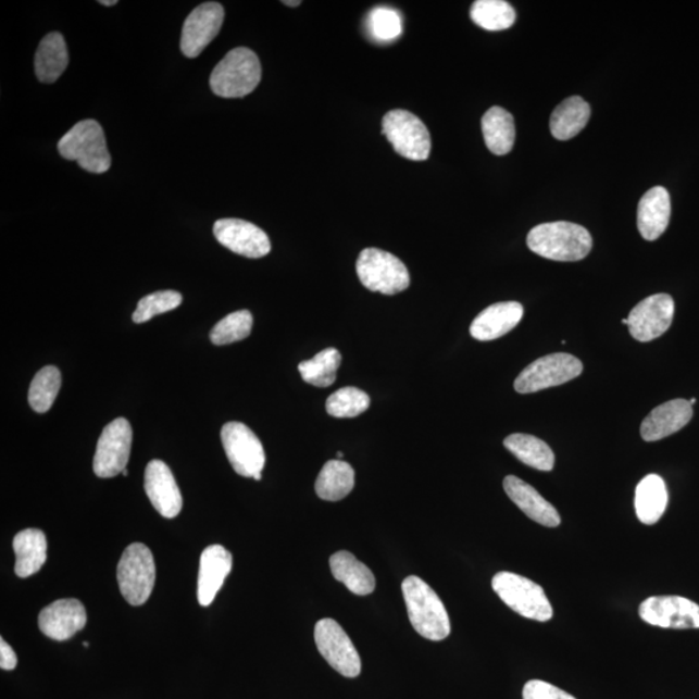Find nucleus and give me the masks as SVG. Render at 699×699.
Returning a JSON list of instances; mask_svg holds the SVG:
<instances>
[{
  "label": "nucleus",
  "instance_id": "1",
  "mask_svg": "<svg viewBox=\"0 0 699 699\" xmlns=\"http://www.w3.org/2000/svg\"><path fill=\"white\" fill-rule=\"evenodd\" d=\"M592 244L587 228L570 222L542 223L527 236L532 252L560 262L583 260L589 254Z\"/></svg>",
  "mask_w": 699,
  "mask_h": 699
},
{
  "label": "nucleus",
  "instance_id": "2",
  "mask_svg": "<svg viewBox=\"0 0 699 699\" xmlns=\"http://www.w3.org/2000/svg\"><path fill=\"white\" fill-rule=\"evenodd\" d=\"M402 590L407 612L416 633L427 640H445L451 634V622L436 590L415 575L403 581Z\"/></svg>",
  "mask_w": 699,
  "mask_h": 699
},
{
  "label": "nucleus",
  "instance_id": "3",
  "mask_svg": "<svg viewBox=\"0 0 699 699\" xmlns=\"http://www.w3.org/2000/svg\"><path fill=\"white\" fill-rule=\"evenodd\" d=\"M262 78L260 59L247 47L229 51L210 76V87L224 99L244 98L252 93Z\"/></svg>",
  "mask_w": 699,
  "mask_h": 699
},
{
  "label": "nucleus",
  "instance_id": "4",
  "mask_svg": "<svg viewBox=\"0 0 699 699\" xmlns=\"http://www.w3.org/2000/svg\"><path fill=\"white\" fill-rule=\"evenodd\" d=\"M61 158L76 161L88 173L103 174L111 168L103 127L95 120H85L73 126L59 141Z\"/></svg>",
  "mask_w": 699,
  "mask_h": 699
},
{
  "label": "nucleus",
  "instance_id": "5",
  "mask_svg": "<svg viewBox=\"0 0 699 699\" xmlns=\"http://www.w3.org/2000/svg\"><path fill=\"white\" fill-rule=\"evenodd\" d=\"M492 588L507 607L527 620H552L553 608L538 583L519 574L501 572L494 576Z\"/></svg>",
  "mask_w": 699,
  "mask_h": 699
},
{
  "label": "nucleus",
  "instance_id": "6",
  "mask_svg": "<svg viewBox=\"0 0 699 699\" xmlns=\"http://www.w3.org/2000/svg\"><path fill=\"white\" fill-rule=\"evenodd\" d=\"M357 273L366 289L385 296L398 295L411 284L404 263L396 255L377 248L364 249L359 254Z\"/></svg>",
  "mask_w": 699,
  "mask_h": 699
},
{
  "label": "nucleus",
  "instance_id": "7",
  "mask_svg": "<svg viewBox=\"0 0 699 699\" xmlns=\"http://www.w3.org/2000/svg\"><path fill=\"white\" fill-rule=\"evenodd\" d=\"M117 581L122 596L133 607L146 603L152 595L155 582V565L151 549L141 542L128 546L117 567Z\"/></svg>",
  "mask_w": 699,
  "mask_h": 699
},
{
  "label": "nucleus",
  "instance_id": "8",
  "mask_svg": "<svg viewBox=\"0 0 699 699\" xmlns=\"http://www.w3.org/2000/svg\"><path fill=\"white\" fill-rule=\"evenodd\" d=\"M383 134L396 152L411 161H425L430 155L429 130L417 115L403 110L391 111L383 120Z\"/></svg>",
  "mask_w": 699,
  "mask_h": 699
},
{
  "label": "nucleus",
  "instance_id": "9",
  "mask_svg": "<svg viewBox=\"0 0 699 699\" xmlns=\"http://www.w3.org/2000/svg\"><path fill=\"white\" fill-rule=\"evenodd\" d=\"M583 364L578 358L558 352L538 359L527 365L515 378L514 389L520 394H531L560 386L582 375Z\"/></svg>",
  "mask_w": 699,
  "mask_h": 699
},
{
  "label": "nucleus",
  "instance_id": "10",
  "mask_svg": "<svg viewBox=\"0 0 699 699\" xmlns=\"http://www.w3.org/2000/svg\"><path fill=\"white\" fill-rule=\"evenodd\" d=\"M222 445L234 471L241 477L255 478L266 464V453L254 432L246 424L230 421L222 427Z\"/></svg>",
  "mask_w": 699,
  "mask_h": 699
},
{
  "label": "nucleus",
  "instance_id": "11",
  "mask_svg": "<svg viewBox=\"0 0 699 699\" xmlns=\"http://www.w3.org/2000/svg\"><path fill=\"white\" fill-rule=\"evenodd\" d=\"M133 429L124 417L104 427L93 457V473L99 478H113L126 470L130 459Z\"/></svg>",
  "mask_w": 699,
  "mask_h": 699
},
{
  "label": "nucleus",
  "instance_id": "12",
  "mask_svg": "<svg viewBox=\"0 0 699 699\" xmlns=\"http://www.w3.org/2000/svg\"><path fill=\"white\" fill-rule=\"evenodd\" d=\"M315 642L319 651L338 674L345 677L361 675L362 661L355 645L339 624L324 617L315 626Z\"/></svg>",
  "mask_w": 699,
  "mask_h": 699
},
{
  "label": "nucleus",
  "instance_id": "13",
  "mask_svg": "<svg viewBox=\"0 0 699 699\" xmlns=\"http://www.w3.org/2000/svg\"><path fill=\"white\" fill-rule=\"evenodd\" d=\"M639 614L651 626L671 629L699 628V606L681 596H653L645 600Z\"/></svg>",
  "mask_w": 699,
  "mask_h": 699
},
{
  "label": "nucleus",
  "instance_id": "14",
  "mask_svg": "<svg viewBox=\"0 0 699 699\" xmlns=\"http://www.w3.org/2000/svg\"><path fill=\"white\" fill-rule=\"evenodd\" d=\"M675 302L669 295H654L636 304L628 315V329L636 341L649 342L666 334L674 321Z\"/></svg>",
  "mask_w": 699,
  "mask_h": 699
},
{
  "label": "nucleus",
  "instance_id": "15",
  "mask_svg": "<svg viewBox=\"0 0 699 699\" xmlns=\"http://www.w3.org/2000/svg\"><path fill=\"white\" fill-rule=\"evenodd\" d=\"M224 22L223 5L202 3L189 13L183 25L180 50L185 57L195 59L219 36Z\"/></svg>",
  "mask_w": 699,
  "mask_h": 699
},
{
  "label": "nucleus",
  "instance_id": "16",
  "mask_svg": "<svg viewBox=\"0 0 699 699\" xmlns=\"http://www.w3.org/2000/svg\"><path fill=\"white\" fill-rule=\"evenodd\" d=\"M215 239L224 248L247 258H262L271 252V241L263 229L241 220H220L214 224Z\"/></svg>",
  "mask_w": 699,
  "mask_h": 699
},
{
  "label": "nucleus",
  "instance_id": "17",
  "mask_svg": "<svg viewBox=\"0 0 699 699\" xmlns=\"http://www.w3.org/2000/svg\"><path fill=\"white\" fill-rule=\"evenodd\" d=\"M145 490L155 511L162 517L175 519L182 512L183 498L170 467L161 460H152L146 467Z\"/></svg>",
  "mask_w": 699,
  "mask_h": 699
},
{
  "label": "nucleus",
  "instance_id": "18",
  "mask_svg": "<svg viewBox=\"0 0 699 699\" xmlns=\"http://www.w3.org/2000/svg\"><path fill=\"white\" fill-rule=\"evenodd\" d=\"M87 614L84 603L76 599L52 602L40 612L39 629L52 640L65 641L84 629Z\"/></svg>",
  "mask_w": 699,
  "mask_h": 699
},
{
  "label": "nucleus",
  "instance_id": "19",
  "mask_svg": "<svg viewBox=\"0 0 699 699\" xmlns=\"http://www.w3.org/2000/svg\"><path fill=\"white\" fill-rule=\"evenodd\" d=\"M233 570V554L223 546H209L200 559L197 599L201 607H209Z\"/></svg>",
  "mask_w": 699,
  "mask_h": 699
},
{
  "label": "nucleus",
  "instance_id": "20",
  "mask_svg": "<svg viewBox=\"0 0 699 699\" xmlns=\"http://www.w3.org/2000/svg\"><path fill=\"white\" fill-rule=\"evenodd\" d=\"M694 417L689 400L674 399L651 411L642 421L640 433L645 442H657L682 430Z\"/></svg>",
  "mask_w": 699,
  "mask_h": 699
},
{
  "label": "nucleus",
  "instance_id": "21",
  "mask_svg": "<svg viewBox=\"0 0 699 699\" xmlns=\"http://www.w3.org/2000/svg\"><path fill=\"white\" fill-rule=\"evenodd\" d=\"M503 485L509 499H511L528 519L546 527H558L561 525L558 509L551 503H548V501L542 498L533 486L526 484L525 480L515 476H508Z\"/></svg>",
  "mask_w": 699,
  "mask_h": 699
},
{
  "label": "nucleus",
  "instance_id": "22",
  "mask_svg": "<svg viewBox=\"0 0 699 699\" xmlns=\"http://www.w3.org/2000/svg\"><path fill=\"white\" fill-rule=\"evenodd\" d=\"M522 316H524V307L519 302L491 304L474 319L471 335L478 341H492L517 327Z\"/></svg>",
  "mask_w": 699,
  "mask_h": 699
},
{
  "label": "nucleus",
  "instance_id": "23",
  "mask_svg": "<svg viewBox=\"0 0 699 699\" xmlns=\"http://www.w3.org/2000/svg\"><path fill=\"white\" fill-rule=\"evenodd\" d=\"M671 199L666 188L654 187L642 196L637 209V227L645 240L654 241L667 229Z\"/></svg>",
  "mask_w": 699,
  "mask_h": 699
},
{
  "label": "nucleus",
  "instance_id": "24",
  "mask_svg": "<svg viewBox=\"0 0 699 699\" xmlns=\"http://www.w3.org/2000/svg\"><path fill=\"white\" fill-rule=\"evenodd\" d=\"M16 553L15 573L18 578L37 574L47 561V538L38 528H26L13 539Z\"/></svg>",
  "mask_w": 699,
  "mask_h": 699
},
{
  "label": "nucleus",
  "instance_id": "25",
  "mask_svg": "<svg viewBox=\"0 0 699 699\" xmlns=\"http://www.w3.org/2000/svg\"><path fill=\"white\" fill-rule=\"evenodd\" d=\"M669 492L666 484L657 474H649L636 487L635 509L644 525H656L666 512Z\"/></svg>",
  "mask_w": 699,
  "mask_h": 699
},
{
  "label": "nucleus",
  "instance_id": "26",
  "mask_svg": "<svg viewBox=\"0 0 699 699\" xmlns=\"http://www.w3.org/2000/svg\"><path fill=\"white\" fill-rule=\"evenodd\" d=\"M70 64V53L65 39L60 33H50L40 40L36 60L37 78L43 84H53L60 78L61 74Z\"/></svg>",
  "mask_w": 699,
  "mask_h": 699
},
{
  "label": "nucleus",
  "instance_id": "27",
  "mask_svg": "<svg viewBox=\"0 0 699 699\" xmlns=\"http://www.w3.org/2000/svg\"><path fill=\"white\" fill-rule=\"evenodd\" d=\"M329 565L335 579L344 583L352 594L366 596L375 590V575L354 554L346 551L337 552L332 556Z\"/></svg>",
  "mask_w": 699,
  "mask_h": 699
},
{
  "label": "nucleus",
  "instance_id": "28",
  "mask_svg": "<svg viewBox=\"0 0 699 699\" xmlns=\"http://www.w3.org/2000/svg\"><path fill=\"white\" fill-rule=\"evenodd\" d=\"M589 117L590 107L587 101L581 97H572L556 108L549 126L556 139L570 140L587 126Z\"/></svg>",
  "mask_w": 699,
  "mask_h": 699
},
{
  "label": "nucleus",
  "instance_id": "29",
  "mask_svg": "<svg viewBox=\"0 0 699 699\" xmlns=\"http://www.w3.org/2000/svg\"><path fill=\"white\" fill-rule=\"evenodd\" d=\"M485 142L494 154L504 155L512 151L515 140V125L511 113L504 108L492 107L482 118Z\"/></svg>",
  "mask_w": 699,
  "mask_h": 699
},
{
  "label": "nucleus",
  "instance_id": "30",
  "mask_svg": "<svg viewBox=\"0 0 699 699\" xmlns=\"http://www.w3.org/2000/svg\"><path fill=\"white\" fill-rule=\"evenodd\" d=\"M355 485V472L344 460H330L319 473L315 491L317 497L327 501L342 500Z\"/></svg>",
  "mask_w": 699,
  "mask_h": 699
},
{
  "label": "nucleus",
  "instance_id": "31",
  "mask_svg": "<svg viewBox=\"0 0 699 699\" xmlns=\"http://www.w3.org/2000/svg\"><path fill=\"white\" fill-rule=\"evenodd\" d=\"M507 450L521 463L541 472H551L554 466V453L545 440L528 434H512L504 440Z\"/></svg>",
  "mask_w": 699,
  "mask_h": 699
},
{
  "label": "nucleus",
  "instance_id": "32",
  "mask_svg": "<svg viewBox=\"0 0 699 699\" xmlns=\"http://www.w3.org/2000/svg\"><path fill=\"white\" fill-rule=\"evenodd\" d=\"M341 364V354L334 348L325 349L317 355L298 365L304 383L316 388H328L335 384L337 371Z\"/></svg>",
  "mask_w": 699,
  "mask_h": 699
},
{
  "label": "nucleus",
  "instance_id": "33",
  "mask_svg": "<svg viewBox=\"0 0 699 699\" xmlns=\"http://www.w3.org/2000/svg\"><path fill=\"white\" fill-rule=\"evenodd\" d=\"M471 17L480 28L500 32L511 28L517 15L504 0H477L472 5Z\"/></svg>",
  "mask_w": 699,
  "mask_h": 699
},
{
  "label": "nucleus",
  "instance_id": "34",
  "mask_svg": "<svg viewBox=\"0 0 699 699\" xmlns=\"http://www.w3.org/2000/svg\"><path fill=\"white\" fill-rule=\"evenodd\" d=\"M61 388V373L57 366L49 365L34 376L29 389V404L38 413L51 410Z\"/></svg>",
  "mask_w": 699,
  "mask_h": 699
},
{
  "label": "nucleus",
  "instance_id": "35",
  "mask_svg": "<svg viewBox=\"0 0 699 699\" xmlns=\"http://www.w3.org/2000/svg\"><path fill=\"white\" fill-rule=\"evenodd\" d=\"M253 315L248 310L233 312L223 317L210 332V339L216 346L242 341L252 334Z\"/></svg>",
  "mask_w": 699,
  "mask_h": 699
},
{
  "label": "nucleus",
  "instance_id": "36",
  "mask_svg": "<svg viewBox=\"0 0 699 699\" xmlns=\"http://www.w3.org/2000/svg\"><path fill=\"white\" fill-rule=\"evenodd\" d=\"M371 398L361 389L342 388L327 399V412L338 419H351L362 415L370 409Z\"/></svg>",
  "mask_w": 699,
  "mask_h": 699
},
{
  "label": "nucleus",
  "instance_id": "37",
  "mask_svg": "<svg viewBox=\"0 0 699 699\" xmlns=\"http://www.w3.org/2000/svg\"><path fill=\"white\" fill-rule=\"evenodd\" d=\"M366 26H369L370 36L382 43L392 42L403 33L402 16L390 7L373 9L366 20Z\"/></svg>",
  "mask_w": 699,
  "mask_h": 699
},
{
  "label": "nucleus",
  "instance_id": "38",
  "mask_svg": "<svg viewBox=\"0 0 699 699\" xmlns=\"http://www.w3.org/2000/svg\"><path fill=\"white\" fill-rule=\"evenodd\" d=\"M182 302L183 297L179 291H155V294L141 298L137 310L134 311L133 321L138 324L146 323L151 321L154 316L165 314V312L179 308Z\"/></svg>",
  "mask_w": 699,
  "mask_h": 699
},
{
  "label": "nucleus",
  "instance_id": "39",
  "mask_svg": "<svg viewBox=\"0 0 699 699\" xmlns=\"http://www.w3.org/2000/svg\"><path fill=\"white\" fill-rule=\"evenodd\" d=\"M522 697H524V699H576L572 695H569L567 691L541 681H531L526 683L524 691H522Z\"/></svg>",
  "mask_w": 699,
  "mask_h": 699
},
{
  "label": "nucleus",
  "instance_id": "40",
  "mask_svg": "<svg viewBox=\"0 0 699 699\" xmlns=\"http://www.w3.org/2000/svg\"><path fill=\"white\" fill-rule=\"evenodd\" d=\"M17 667V656L15 651L3 639H0V669L12 671Z\"/></svg>",
  "mask_w": 699,
  "mask_h": 699
},
{
  "label": "nucleus",
  "instance_id": "41",
  "mask_svg": "<svg viewBox=\"0 0 699 699\" xmlns=\"http://www.w3.org/2000/svg\"><path fill=\"white\" fill-rule=\"evenodd\" d=\"M99 3L101 5L111 7V5L117 4V0H111V2H110V0H100Z\"/></svg>",
  "mask_w": 699,
  "mask_h": 699
},
{
  "label": "nucleus",
  "instance_id": "42",
  "mask_svg": "<svg viewBox=\"0 0 699 699\" xmlns=\"http://www.w3.org/2000/svg\"><path fill=\"white\" fill-rule=\"evenodd\" d=\"M283 3L285 5H289V7H297V5L301 4V2H289V0H287V2H283Z\"/></svg>",
  "mask_w": 699,
  "mask_h": 699
},
{
  "label": "nucleus",
  "instance_id": "43",
  "mask_svg": "<svg viewBox=\"0 0 699 699\" xmlns=\"http://www.w3.org/2000/svg\"><path fill=\"white\" fill-rule=\"evenodd\" d=\"M696 402H697V399H695V398L689 400V403H690L691 407H694L696 404Z\"/></svg>",
  "mask_w": 699,
  "mask_h": 699
},
{
  "label": "nucleus",
  "instance_id": "44",
  "mask_svg": "<svg viewBox=\"0 0 699 699\" xmlns=\"http://www.w3.org/2000/svg\"><path fill=\"white\" fill-rule=\"evenodd\" d=\"M337 458H338V460H342V458H344V453H342V452H338V453H337Z\"/></svg>",
  "mask_w": 699,
  "mask_h": 699
},
{
  "label": "nucleus",
  "instance_id": "45",
  "mask_svg": "<svg viewBox=\"0 0 699 699\" xmlns=\"http://www.w3.org/2000/svg\"><path fill=\"white\" fill-rule=\"evenodd\" d=\"M622 324H624V325H628V317H627V319H623Z\"/></svg>",
  "mask_w": 699,
  "mask_h": 699
},
{
  "label": "nucleus",
  "instance_id": "46",
  "mask_svg": "<svg viewBox=\"0 0 699 699\" xmlns=\"http://www.w3.org/2000/svg\"><path fill=\"white\" fill-rule=\"evenodd\" d=\"M122 474H124V477H127V474H128L127 470H125L124 472H122Z\"/></svg>",
  "mask_w": 699,
  "mask_h": 699
},
{
  "label": "nucleus",
  "instance_id": "47",
  "mask_svg": "<svg viewBox=\"0 0 699 699\" xmlns=\"http://www.w3.org/2000/svg\"><path fill=\"white\" fill-rule=\"evenodd\" d=\"M84 647H85V648H88V647H90V644H88V642H84Z\"/></svg>",
  "mask_w": 699,
  "mask_h": 699
}]
</instances>
